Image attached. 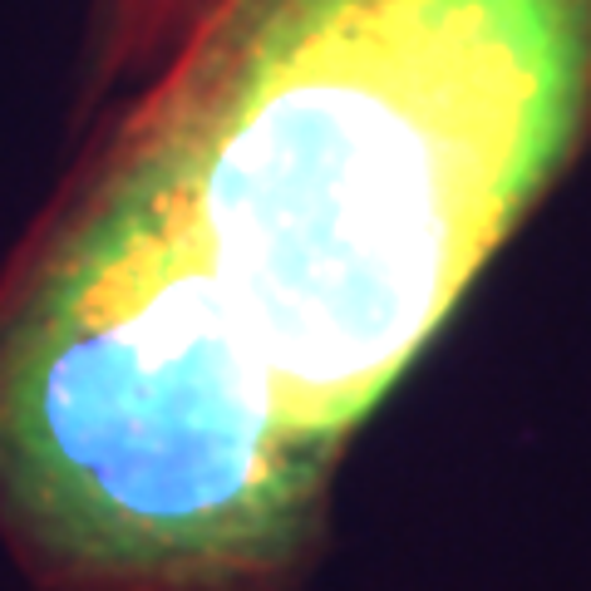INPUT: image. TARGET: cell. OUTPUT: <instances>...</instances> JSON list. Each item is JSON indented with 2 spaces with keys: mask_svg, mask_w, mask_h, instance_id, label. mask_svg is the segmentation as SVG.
Here are the masks:
<instances>
[{
  "mask_svg": "<svg viewBox=\"0 0 591 591\" xmlns=\"http://www.w3.org/2000/svg\"><path fill=\"white\" fill-rule=\"evenodd\" d=\"M591 143V0H99L0 271V528L177 581L321 552L374 404Z\"/></svg>",
  "mask_w": 591,
  "mask_h": 591,
  "instance_id": "obj_1",
  "label": "cell"
}]
</instances>
